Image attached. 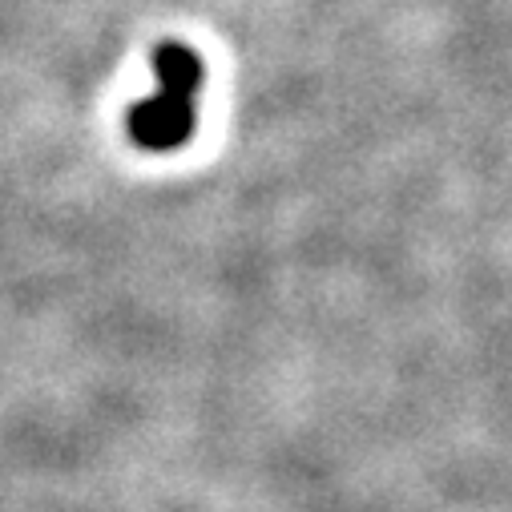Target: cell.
<instances>
[{
	"instance_id": "1",
	"label": "cell",
	"mask_w": 512,
	"mask_h": 512,
	"mask_svg": "<svg viewBox=\"0 0 512 512\" xmlns=\"http://www.w3.org/2000/svg\"><path fill=\"white\" fill-rule=\"evenodd\" d=\"M154 77V93L142 97L130 113V138L150 154H170L194 134L202 61L186 45H162L154 53Z\"/></svg>"
}]
</instances>
